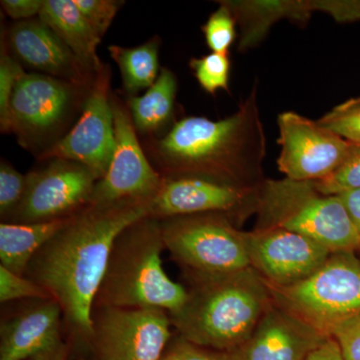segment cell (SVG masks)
<instances>
[{
	"mask_svg": "<svg viewBox=\"0 0 360 360\" xmlns=\"http://www.w3.org/2000/svg\"><path fill=\"white\" fill-rule=\"evenodd\" d=\"M189 66L201 89L214 96L217 90L229 92L231 58L229 53H212L202 58H191Z\"/></svg>",
	"mask_w": 360,
	"mask_h": 360,
	"instance_id": "cell-24",
	"label": "cell"
},
{
	"mask_svg": "<svg viewBox=\"0 0 360 360\" xmlns=\"http://www.w3.org/2000/svg\"><path fill=\"white\" fill-rule=\"evenodd\" d=\"M160 360H176L172 356V355L165 354Z\"/></svg>",
	"mask_w": 360,
	"mask_h": 360,
	"instance_id": "cell-38",
	"label": "cell"
},
{
	"mask_svg": "<svg viewBox=\"0 0 360 360\" xmlns=\"http://www.w3.org/2000/svg\"><path fill=\"white\" fill-rule=\"evenodd\" d=\"M73 4L97 34L103 39L124 1L120 0H73Z\"/></svg>",
	"mask_w": 360,
	"mask_h": 360,
	"instance_id": "cell-31",
	"label": "cell"
},
{
	"mask_svg": "<svg viewBox=\"0 0 360 360\" xmlns=\"http://www.w3.org/2000/svg\"><path fill=\"white\" fill-rule=\"evenodd\" d=\"M295 315L267 312L243 347L236 350L239 360H305L328 336Z\"/></svg>",
	"mask_w": 360,
	"mask_h": 360,
	"instance_id": "cell-19",
	"label": "cell"
},
{
	"mask_svg": "<svg viewBox=\"0 0 360 360\" xmlns=\"http://www.w3.org/2000/svg\"><path fill=\"white\" fill-rule=\"evenodd\" d=\"M89 89L41 73H25L11 99V134L39 158L65 136L75 115L82 113Z\"/></svg>",
	"mask_w": 360,
	"mask_h": 360,
	"instance_id": "cell-6",
	"label": "cell"
},
{
	"mask_svg": "<svg viewBox=\"0 0 360 360\" xmlns=\"http://www.w3.org/2000/svg\"><path fill=\"white\" fill-rule=\"evenodd\" d=\"M191 288L181 309L170 314L180 338L198 347L236 352L262 321L264 285L250 272L203 274L189 271Z\"/></svg>",
	"mask_w": 360,
	"mask_h": 360,
	"instance_id": "cell-3",
	"label": "cell"
},
{
	"mask_svg": "<svg viewBox=\"0 0 360 360\" xmlns=\"http://www.w3.org/2000/svg\"><path fill=\"white\" fill-rule=\"evenodd\" d=\"M246 238L251 264L276 286L307 278L333 255L314 239L285 229H258Z\"/></svg>",
	"mask_w": 360,
	"mask_h": 360,
	"instance_id": "cell-15",
	"label": "cell"
},
{
	"mask_svg": "<svg viewBox=\"0 0 360 360\" xmlns=\"http://www.w3.org/2000/svg\"><path fill=\"white\" fill-rule=\"evenodd\" d=\"M317 122L347 141L360 146V97L338 104Z\"/></svg>",
	"mask_w": 360,
	"mask_h": 360,
	"instance_id": "cell-26",
	"label": "cell"
},
{
	"mask_svg": "<svg viewBox=\"0 0 360 360\" xmlns=\"http://www.w3.org/2000/svg\"><path fill=\"white\" fill-rule=\"evenodd\" d=\"M2 9L11 20L22 21L39 16L44 0H2Z\"/></svg>",
	"mask_w": 360,
	"mask_h": 360,
	"instance_id": "cell-34",
	"label": "cell"
},
{
	"mask_svg": "<svg viewBox=\"0 0 360 360\" xmlns=\"http://www.w3.org/2000/svg\"><path fill=\"white\" fill-rule=\"evenodd\" d=\"M328 335L338 341L345 360H360V312L331 326Z\"/></svg>",
	"mask_w": 360,
	"mask_h": 360,
	"instance_id": "cell-32",
	"label": "cell"
},
{
	"mask_svg": "<svg viewBox=\"0 0 360 360\" xmlns=\"http://www.w3.org/2000/svg\"><path fill=\"white\" fill-rule=\"evenodd\" d=\"M110 78V66L104 65L89 87L75 124L37 160L75 161L91 170L98 180L103 179L115 150Z\"/></svg>",
	"mask_w": 360,
	"mask_h": 360,
	"instance_id": "cell-10",
	"label": "cell"
},
{
	"mask_svg": "<svg viewBox=\"0 0 360 360\" xmlns=\"http://www.w3.org/2000/svg\"><path fill=\"white\" fill-rule=\"evenodd\" d=\"M60 305L53 298L27 300L2 315L0 360H53L68 345Z\"/></svg>",
	"mask_w": 360,
	"mask_h": 360,
	"instance_id": "cell-14",
	"label": "cell"
},
{
	"mask_svg": "<svg viewBox=\"0 0 360 360\" xmlns=\"http://www.w3.org/2000/svg\"><path fill=\"white\" fill-rule=\"evenodd\" d=\"M236 18L229 7L220 4L219 8L212 13L202 26L206 44L210 51L215 53H229L236 39Z\"/></svg>",
	"mask_w": 360,
	"mask_h": 360,
	"instance_id": "cell-27",
	"label": "cell"
},
{
	"mask_svg": "<svg viewBox=\"0 0 360 360\" xmlns=\"http://www.w3.org/2000/svg\"><path fill=\"white\" fill-rule=\"evenodd\" d=\"M26 189V174H21L7 161L0 165V215L6 221L20 205Z\"/></svg>",
	"mask_w": 360,
	"mask_h": 360,
	"instance_id": "cell-29",
	"label": "cell"
},
{
	"mask_svg": "<svg viewBox=\"0 0 360 360\" xmlns=\"http://www.w3.org/2000/svg\"><path fill=\"white\" fill-rule=\"evenodd\" d=\"M160 219L148 215L115 238L94 307L160 309L170 314L186 304L187 291L165 274Z\"/></svg>",
	"mask_w": 360,
	"mask_h": 360,
	"instance_id": "cell-4",
	"label": "cell"
},
{
	"mask_svg": "<svg viewBox=\"0 0 360 360\" xmlns=\"http://www.w3.org/2000/svg\"><path fill=\"white\" fill-rule=\"evenodd\" d=\"M165 248L187 271L229 274L251 264L248 238L219 213L160 219Z\"/></svg>",
	"mask_w": 360,
	"mask_h": 360,
	"instance_id": "cell-7",
	"label": "cell"
},
{
	"mask_svg": "<svg viewBox=\"0 0 360 360\" xmlns=\"http://www.w3.org/2000/svg\"><path fill=\"white\" fill-rule=\"evenodd\" d=\"M26 174L22 200L7 224H28L65 219L90 205L98 179L75 161L51 160Z\"/></svg>",
	"mask_w": 360,
	"mask_h": 360,
	"instance_id": "cell-11",
	"label": "cell"
},
{
	"mask_svg": "<svg viewBox=\"0 0 360 360\" xmlns=\"http://www.w3.org/2000/svg\"><path fill=\"white\" fill-rule=\"evenodd\" d=\"M176 91V77L162 68L155 84L143 96L129 97L127 105L137 132L155 135L172 122Z\"/></svg>",
	"mask_w": 360,
	"mask_h": 360,
	"instance_id": "cell-22",
	"label": "cell"
},
{
	"mask_svg": "<svg viewBox=\"0 0 360 360\" xmlns=\"http://www.w3.org/2000/svg\"><path fill=\"white\" fill-rule=\"evenodd\" d=\"M39 18L51 28L90 75H96L105 65L97 56V47L103 39L73 0H44Z\"/></svg>",
	"mask_w": 360,
	"mask_h": 360,
	"instance_id": "cell-20",
	"label": "cell"
},
{
	"mask_svg": "<svg viewBox=\"0 0 360 360\" xmlns=\"http://www.w3.org/2000/svg\"><path fill=\"white\" fill-rule=\"evenodd\" d=\"M51 295L26 276H18L0 265V302H21L27 300H45Z\"/></svg>",
	"mask_w": 360,
	"mask_h": 360,
	"instance_id": "cell-30",
	"label": "cell"
},
{
	"mask_svg": "<svg viewBox=\"0 0 360 360\" xmlns=\"http://www.w3.org/2000/svg\"><path fill=\"white\" fill-rule=\"evenodd\" d=\"M165 354L176 360H239L234 352H219L198 347L179 335L170 341Z\"/></svg>",
	"mask_w": 360,
	"mask_h": 360,
	"instance_id": "cell-33",
	"label": "cell"
},
{
	"mask_svg": "<svg viewBox=\"0 0 360 360\" xmlns=\"http://www.w3.org/2000/svg\"><path fill=\"white\" fill-rule=\"evenodd\" d=\"M350 253L331 255L307 278L277 286L279 297L293 315L322 335L360 312V264Z\"/></svg>",
	"mask_w": 360,
	"mask_h": 360,
	"instance_id": "cell-8",
	"label": "cell"
},
{
	"mask_svg": "<svg viewBox=\"0 0 360 360\" xmlns=\"http://www.w3.org/2000/svg\"><path fill=\"white\" fill-rule=\"evenodd\" d=\"M229 7L240 26L238 49H252L266 37L276 21L288 18L307 22L316 11L328 13L338 22H352L356 18L357 7L354 0H307V1H219Z\"/></svg>",
	"mask_w": 360,
	"mask_h": 360,
	"instance_id": "cell-18",
	"label": "cell"
},
{
	"mask_svg": "<svg viewBox=\"0 0 360 360\" xmlns=\"http://www.w3.org/2000/svg\"><path fill=\"white\" fill-rule=\"evenodd\" d=\"M277 125L281 148L277 165L285 179L295 181L326 179L359 146L293 111L281 113Z\"/></svg>",
	"mask_w": 360,
	"mask_h": 360,
	"instance_id": "cell-12",
	"label": "cell"
},
{
	"mask_svg": "<svg viewBox=\"0 0 360 360\" xmlns=\"http://www.w3.org/2000/svg\"><path fill=\"white\" fill-rule=\"evenodd\" d=\"M160 46L158 37L131 49L118 45L108 46L111 58L120 68L123 90L129 97L137 96L141 90L150 89L158 80L161 70Z\"/></svg>",
	"mask_w": 360,
	"mask_h": 360,
	"instance_id": "cell-23",
	"label": "cell"
},
{
	"mask_svg": "<svg viewBox=\"0 0 360 360\" xmlns=\"http://www.w3.org/2000/svg\"><path fill=\"white\" fill-rule=\"evenodd\" d=\"M314 182L315 188L324 195H338L360 189V146L335 172Z\"/></svg>",
	"mask_w": 360,
	"mask_h": 360,
	"instance_id": "cell-28",
	"label": "cell"
},
{
	"mask_svg": "<svg viewBox=\"0 0 360 360\" xmlns=\"http://www.w3.org/2000/svg\"><path fill=\"white\" fill-rule=\"evenodd\" d=\"M1 52H0V129L2 134L11 132L9 125V112H11V99L14 89L25 71L13 54L2 39Z\"/></svg>",
	"mask_w": 360,
	"mask_h": 360,
	"instance_id": "cell-25",
	"label": "cell"
},
{
	"mask_svg": "<svg viewBox=\"0 0 360 360\" xmlns=\"http://www.w3.org/2000/svg\"><path fill=\"white\" fill-rule=\"evenodd\" d=\"M360 236V189L338 194Z\"/></svg>",
	"mask_w": 360,
	"mask_h": 360,
	"instance_id": "cell-36",
	"label": "cell"
},
{
	"mask_svg": "<svg viewBox=\"0 0 360 360\" xmlns=\"http://www.w3.org/2000/svg\"><path fill=\"white\" fill-rule=\"evenodd\" d=\"M148 200L89 205L30 260L25 276L60 305L70 350L91 354V311L118 234L150 215Z\"/></svg>",
	"mask_w": 360,
	"mask_h": 360,
	"instance_id": "cell-1",
	"label": "cell"
},
{
	"mask_svg": "<svg viewBox=\"0 0 360 360\" xmlns=\"http://www.w3.org/2000/svg\"><path fill=\"white\" fill-rule=\"evenodd\" d=\"M148 151L163 177H200L243 188H259L266 139L257 103V85L238 110L220 120L187 116Z\"/></svg>",
	"mask_w": 360,
	"mask_h": 360,
	"instance_id": "cell-2",
	"label": "cell"
},
{
	"mask_svg": "<svg viewBox=\"0 0 360 360\" xmlns=\"http://www.w3.org/2000/svg\"><path fill=\"white\" fill-rule=\"evenodd\" d=\"M70 347L68 345L53 360H68V359H70Z\"/></svg>",
	"mask_w": 360,
	"mask_h": 360,
	"instance_id": "cell-37",
	"label": "cell"
},
{
	"mask_svg": "<svg viewBox=\"0 0 360 360\" xmlns=\"http://www.w3.org/2000/svg\"><path fill=\"white\" fill-rule=\"evenodd\" d=\"M91 354L98 360H160L172 341L169 312L94 307Z\"/></svg>",
	"mask_w": 360,
	"mask_h": 360,
	"instance_id": "cell-9",
	"label": "cell"
},
{
	"mask_svg": "<svg viewBox=\"0 0 360 360\" xmlns=\"http://www.w3.org/2000/svg\"><path fill=\"white\" fill-rule=\"evenodd\" d=\"M2 39L21 65L84 89L91 86L96 75L87 72L70 49L40 18L16 21Z\"/></svg>",
	"mask_w": 360,
	"mask_h": 360,
	"instance_id": "cell-17",
	"label": "cell"
},
{
	"mask_svg": "<svg viewBox=\"0 0 360 360\" xmlns=\"http://www.w3.org/2000/svg\"><path fill=\"white\" fill-rule=\"evenodd\" d=\"M257 210L262 229L302 234L333 253L360 248V236L338 195H324L312 181L288 179L262 184Z\"/></svg>",
	"mask_w": 360,
	"mask_h": 360,
	"instance_id": "cell-5",
	"label": "cell"
},
{
	"mask_svg": "<svg viewBox=\"0 0 360 360\" xmlns=\"http://www.w3.org/2000/svg\"><path fill=\"white\" fill-rule=\"evenodd\" d=\"M260 187L243 188L200 177H163L160 191L151 200L150 215L158 219L202 213L226 217L248 201L257 200Z\"/></svg>",
	"mask_w": 360,
	"mask_h": 360,
	"instance_id": "cell-16",
	"label": "cell"
},
{
	"mask_svg": "<svg viewBox=\"0 0 360 360\" xmlns=\"http://www.w3.org/2000/svg\"><path fill=\"white\" fill-rule=\"evenodd\" d=\"M70 217L28 224L1 222L0 265L13 274L25 276L35 253L65 226Z\"/></svg>",
	"mask_w": 360,
	"mask_h": 360,
	"instance_id": "cell-21",
	"label": "cell"
},
{
	"mask_svg": "<svg viewBox=\"0 0 360 360\" xmlns=\"http://www.w3.org/2000/svg\"><path fill=\"white\" fill-rule=\"evenodd\" d=\"M305 360H345L342 352L335 338L328 336L321 345L314 347Z\"/></svg>",
	"mask_w": 360,
	"mask_h": 360,
	"instance_id": "cell-35",
	"label": "cell"
},
{
	"mask_svg": "<svg viewBox=\"0 0 360 360\" xmlns=\"http://www.w3.org/2000/svg\"><path fill=\"white\" fill-rule=\"evenodd\" d=\"M115 120V150L110 167L94 186L90 205L125 200H153L162 184V175L141 148L127 104L111 94Z\"/></svg>",
	"mask_w": 360,
	"mask_h": 360,
	"instance_id": "cell-13",
	"label": "cell"
}]
</instances>
